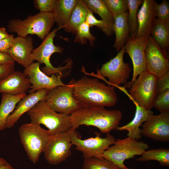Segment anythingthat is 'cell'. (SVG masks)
I'll use <instances>...</instances> for the list:
<instances>
[{
    "label": "cell",
    "instance_id": "obj_1",
    "mask_svg": "<svg viewBox=\"0 0 169 169\" xmlns=\"http://www.w3.org/2000/svg\"><path fill=\"white\" fill-rule=\"evenodd\" d=\"M115 87L106 85L97 78L84 76L76 81L73 95L82 108L110 107L118 101Z\"/></svg>",
    "mask_w": 169,
    "mask_h": 169
},
{
    "label": "cell",
    "instance_id": "obj_2",
    "mask_svg": "<svg viewBox=\"0 0 169 169\" xmlns=\"http://www.w3.org/2000/svg\"><path fill=\"white\" fill-rule=\"evenodd\" d=\"M72 128L75 131L80 126H93L100 131L108 134L116 130L122 118V113L118 110H108L104 107L82 108L70 115Z\"/></svg>",
    "mask_w": 169,
    "mask_h": 169
},
{
    "label": "cell",
    "instance_id": "obj_3",
    "mask_svg": "<svg viewBox=\"0 0 169 169\" xmlns=\"http://www.w3.org/2000/svg\"><path fill=\"white\" fill-rule=\"evenodd\" d=\"M55 23L52 12H40L29 15L23 20L12 19L7 27L9 32L16 33L19 37H26L29 34H35L43 40L50 33Z\"/></svg>",
    "mask_w": 169,
    "mask_h": 169
},
{
    "label": "cell",
    "instance_id": "obj_4",
    "mask_svg": "<svg viewBox=\"0 0 169 169\" xmlns=\"http://www.w3.org/2000/svg\"><path fill=\"white\" fill-rule=\"evenodd\" d=\"M31 122L44 125L50 136L67 132L72 128L70 115L58 113L50 107L44 100L39 102L27 112Z\"/></svg>",
    "mask_w": 169,
    "mask_h": 169
},
{
    "label": "cell",
    "instance_id": "obj_5",
    "mask_svg": "<svg viewBox=\"0 0 169 169\" xmlns=\"http://www.w3.org/2000/svg\"><path fill=\"white\" fill-rule=\"evenodd\" d=\"M20 141L29 159L34 164L44 152L50 135L40 124L31 122L21 125L18 129Z\"/></svg>",
    "mask_w": 169,
    "mask_h": 169
},
{
    "label": "cell",
    "instance_id": "obj_6",
    "mask_svg": "<svg viewBox=\"0 0 169 169\" xmlns=\"http://www.w3.org/2000/svg\"><path fill=\"white\" fill-rule=\"evenodd\" d=\"M158 78L146 71L131 84H125L129 88V95L135 104L148 110L154 107L157 94Z\"/></svg>",
    "mask_w": 169,
    "mask_h": 169
},
{
    "label": "cell",
    "instance_id": "obj_7",
    "mask_svg": "<svg viewBox=\"0 0 169 169\" xmlns=\"http://www.w3.org/2000/svg\"><path fill=\"white\" fill-rule=\"evenodd\" d=\"M112 145L104 152L103 157L121 169L128 168L124 164L125 160L136 155H141L149 148L148 145L145 142L128 137L116 140Z\"/></svg>",
    "mask_w": 169,
    "mask_h": 169
},
{
    "label": "cell",
    "instance_id": "obj_8",
    "mask_svg": "<svg viewBox=\"0 0 169 169\" xmlns=\"http://www.w3.org/2000/svg\"><path fill=\"white\" fill-rule=\"evenodd\" d=\"M60 29L58 27L50 32L43 40L41 44L37 48L34 49L32 54V59L33 62H37L45 64V66L42 68V71L47 75L55 74L63 76V71L69 68L71 63L69 62L63 67L56 68L53 66L50 62V58L54 53L62 54L64 49L60 46H56L54 43V38L56 35V33Z\"/></svg>",
    "mask_w": 169,
    "mask_h": 169
},
{
    "label": "cell",
    "instance_id": "obj_9",
    "mask_svg": "<svg viewBox=\"0 0 169 169\" xmlns=\"http://www.w3.org/2000/svg\"><path fill=\"white\" fill-rule=\"evenodd\" d=\"M75 81L72 79L68 84L48 90L44 100L47 105L57 113L69 115L82 108L73 95V86Z\"/></svg>",
    "mask_w": 169,
    "mask_h": 169
},
{
    "label": "cell",
    "instance_id": "obj_10",
    "mask_svg": "<svg viewBox=\"0 0 169 169\" xmlns=\"http://www.w3.org/2000/svg\"><path fill=\"white\" fill-rule=\"evenodd\" d=\"M69 132L72 145H75V149L82 153L84 159L103 158L104 152L113 145L116 140L109 133L106 134L105 138H102L100 133L96 132L95 137L82 140L79 136L75 130Z\"/></svg>",
    "mask_w": 169,
    "mask_h": 169
},
{
    "label": "cell",
    "instance_id": "obj_11",
    "mask_svg": "<svg viewBox=\"0 0 169 169\" xmlns=\"http://www.w3.org/2000/svg\"><path fill=\"white\" fill-rule=\"evenodd\" d=\"M125 50L124 46L118 52L116 55L109 61L104 64L97 74H91L98 77H107L109 85L115 87L122 84H126L129 79L131 69L128 63L124 61Z\"/></svg>",
    "mask_w": 169,
    "mask_h": 169
},
{
    "label": "cell",
    "instance_id": "obj_12",
    "mask_svg": "<svg viewBox=\"0 0 169 169\" xmlns=\"http://www.w3.org/2000/svg\"><path fill=\"white\" fill-rule=\"evenodd\" d=\"M72 145L69 132L50 136L44 151L46 160L53 165L65 161L71 154Z\"/></svg>",
    "mask_w": 169,
    "mask_h": 169
},
{
    "label": "cell",
    "instance_id": "obj_13",
    "mask_svg": "<svg viewBox=\"0 0 169 169\" xmlns=\"http://www.w3.org/2000/svg\"><path fill=\"white\" fill-rule=\"evenodd\" d=\"M145 59L146 70L158 78L169 71V61L166 50L161 48L151 36L147 39Z\"/></svg>",
    "mask_w": 169,
    "mask_h": 169
},
{
    "label": "cell",
    "instance_id": "obj_14",
    "mask_svg": "<svg viewBox=\"0 0 169 169\" xmlns=\"http://www.w3.org/2000/svg\"><path fill=\"white\" fill-rule=\"evenodd\" d=\"M148 38L144 36L135 38L129 37L124 46L125 52L131 58L133 65L132 79L125 84H131L138 76L146 71L145 52Z\"/></svg>",
    "mask_w": 169,
    "mask_h": 169
},
{
    "label": "cell",
    "instance_id": "obj_15",
    "mask_svg": "<svg viewBox=\"0 0 169 169\" xmlns=\"http://www.w3.org/2000/svg\"><path fill=\"white\" fill-rule=\"evenodd\" d=\"M141 134V135L155 141H168L169 112L149 115L143 123Z\"/></svg>",
    "mask_w": 169,
    "mask_h": 169
},
{
    "label": "cell",
    "instance_id": "obj_16",
    "mask_svg": "<svg viewBox=\"0 0 169 169\" xmlns=\"http://www.w3.org/2000/svg\"><path fill=\"white\" fill-rule=\"evenodd\" d=\"M23 72L29 78L31 85L28 90L29 94L41 89L49 90L65 84L61 76L54 74L49 76L44 73L40 69V63L38 62L33 63L25 68Z\"/></svg>",
    "mask_w": 169,
    "mask_h": 169
},
{
    "label": "cell",
    "instance_id": "obj_17",
    "mask_svg": "<svg viewBox=\"0 0 169 169\" xmlns=\"http://www.w3.org/2000/svg\"><path fill=\"white\" fill-rule=\"evenodd\" d=\"M33 44V38L31 37L18 36L14 38L6 53L15 61L26 68L33 63L31 57L34 49Z\"/></svg>",
    "mask_w": 169,
    "mask_h": 169
},
{
    "label": "cell",
    "instance_id": "obj_18",
    "mask_svg": "<svg viewBox=\"0 0 169 169\" xmlns=\"http://www.w3.org/2000/svg\"><path fill=\"white\" fill-rule=\"evenodd\" d=\"M48 91V90L47 89H41L24 96L8 116L6 122V128L10 129L13 127L24 113L27 112L39 102L45 100Z\"/></svg>",
    "mask_w": 169,
    "mask_h": 169
},
{
    "label": "cell",
    "instance_id": "obj_19",
    "mask_svg": "<svg viewBox=\"0 0 169 169\" xmlns=\"http://www.w3.org/2000/svg\"><path fill=\"white\" fill-rule=\"evenodd\" d=\"M154 0H143L137 13L138 29L136 37L150 36L153 25L157 18Z\"/></svg>",
    "mask_w": 169,
    "mask_h": 169
},
{
    "label": "cell",
    "instance_id": "obj_20",
    "mask_svg": "<svg viewBox=\"0 0 169 169\" xmlns=\"http://www.w3.org/2000/svg\"><path fill=\"white\" fill-rule=\"evenodd\" d=\"M31 86L29 78L23 72L14 71L0 82V93L13 95L26 94Z\"/></svg>",
    "mask_w": 169,
    "mask_h": 169
},
{
    "label": "cell",
    "instance_id": "obj_21",
    "mask_svg": "<svg viewBox=\"0 0 169 169\" xmlns=\"http://www.w3.org/2000/svg\"><path fill=\"white\" fill-rule=\"evenodd\" d=\"M135 105L136 112L132 120L122 126H118L116 130L120 131H127L128 132V137L138 141L142 137L140 127L146 120L149 115L153 114V112L151 110H147L136 104Z\"/></svg>",
    "mask_w": 169,
    "mask_h": 169
},
{
    "label": "cell",
    "instance_id": "obj_22",
    "mask_svg": "<svg viewBox=\"0 0 169 169\" xmlns=\"http://www.w3.org/2000/svg\"><path fill=\"white\" fill-rule=\"evenodd\" d=\"M128 16L127 11L114 16L113 29L115 38L113 47L118 52L124 46L130 37Z\"/></svg>",
    "mask_w": 169,
    "mask_h": 169
},
{
    "label": "cell",
    "instance_id": "obj_23",
    "mask_svg": "<svg viewBox=\"0 0 169 169\" xmlns=\"http://www.w3.org/2000/svg\"><path fill=\"white\" fill-rule=\"evenodd\" d=\"M78 0H56L52 11L55 22L60 29L66 28L68 25L72 11Z\"/></svg>",
    "mask_w": 169,
    "mask_h": 169
},
{
    "label": "cell",
    "instance_id": "obj_24",
    "mask_svg": "<svg viewBox=\"0 0 169 169\" xmlns=\"http://www.w3.org/2000/svg\"><path fill=\"white\" fill-rule=\"evenodd\" d=\"M18 95L2 94L0 104V131L5 130L7 120L15 109L16 105L26 95Z\"/></svg>",
    "mask_w": 169,
    "mask_h": 169
},
{
    "label": "cell",
    "instance_id": "obj_25",
    "mask_svg": "<svg viewBox=\"0 0 169 169\" xmlns=\"http://www.w3.org/2000/svg\"><path fill=\"white\" fill-rule=\"evenodd\" d=\"M90 11L83 0H78L72 11L68 25L64 28V31L75 34L77 29L85 21Z\"/></svg>",
    "mask_w": 169,
    "mask_h": 169
},
{
    "label": "cell",
    "instance_id": "obj_26",
    "mask_svg": "<svg viewBox=\"0 0 169 169\" xmlns=\"http://www.w3.org/2000/svg\"><path fill=\"white\" fill-rule=\"evenodd\" d=\"M90 10L93 13L98 14L101 20L113 32V27L114 23L113 15L104 5L102 0H83Z\"/></svg>",
    "mask_w": 169,
    "mask_h": 169
},
{
    "label": "cell",
    "instance_id": "obj_27",
    "mask_svg": "<svg viewBox=\"0 0 169 169\" xmlns=\"http://www.w3.org/2000/svg\"><path fill=\"white\" fill-rule=\"evenodd\" d=\"M150 36L162 49L166 50L169 46V25L157 18L151 28Z\"/></svg>",
    "mask_w": 169,
    "mask_h": 169
},
{
    "label": "cell",
    "instance_id": "obj_28",
    "mask_svg": "<svg viewBox=\"0 0 169 169\" xmlns=\"http://www.w3.org/2000/svg\"><path fill=\"white\" fill-rule=\"evenodd\" d=\"M141 156L137 158L139 161H147L151 160L156 161L161 165L169 167V149L161 148L151 149L145 151Z\"/></svg>",
    "mask_w": 169,
    "mask_h": 169
},
{
    "label": "cell",
    "instance_id": "obj_29",
    "mask_svg": "<svg viewBox=\"0 0 169 169\" xmlns=\"http://www.w3.org/2000/svg\"><path fill=\"white\" fill-rule=\"evenodd\" d=\"M143 0H127L128 5V23L129 26L130 37H136L138 29L137 13L139 7Z\"/></svg>",
    "mask_w": 169,
    "mask_h": 169
},
{
    "label": "cell",
    "instance_id": "obj_30",
    "mask_svg": "<svg viewBox=\"0 0 169 169\" xmlns=\"http://www.w3.org/2000/svg\"><path fill=\"white\" fill-rule=\"evenodd\" d=\"M82 169H121L114 163L104 158L84 159Z\"/></svg>",
    "mask_w": 169,
    "mask_h": 169
},
{
    "label": "cell",
    "instance_id": "obj_31",
    "mask_svg": "<svg viewBox=\"0 0 169 169\" xmlns=\"http://www.w3.org/2000/svg\"><path fill=\"white\" fill-rule=\"evenodd\" d=\"M90 26L85 22L82 23L77 29L76 36L74 41L79 43L82 44H86L89 41L91 46L94 45V42L96 38L90 32Z\"/></svg>",
    "mask_w": 169,
    "mask_h": 169
},
{
    "label": "cell",
    "instance_id": "obj_32",
    "mask_svg": "<svg viewBox=\"0 0 169 169\" xmlns=\"http://www.w3.org/2000/svg\"><path fill=\"white\" fill-rule=\"evenodd\" d=\"M102 1L114 16L128 11L127 0H102Z\"/></svg>",
    "mask_w": 169,
    "mask_h": 169
},
{
    "label": "cell",
    "instance_id": "obj_33",
    "mask_svg": "<svg viewBox=\"0 0 169 169\" xmlns=\"http://www.w3.org/2000/svg\"><path fill=\"white\" fill-rule=\"evenodd\" d=\"M154 107L161 113L169 112V89L157 94Z\"/></svg>",
    "mask_w": 169,
    "mask_h": 169
},
{
    "label": "cell",
    "instance_id": "obj_34",
    "mask_svg": "<svg viewBox=\"0 0 169 169\" xmlns=\"http://www.w3.org/2000/svg\"><path fill=\"white\" fill-rule=\"evenodd\" d=\"M93 13L92 11H90L87 16L85 22L89 24L90 27L96 26L100 29L106 36L108 37L111 36L113 32L109 29L107 25L103 21L97 19Z\"/></svg>",
    "mask_w": 169,
    "mask_h": 169
},
{
    "label": "cell",
    "instance_id": "obj_35",
    "mask_svg": "<svg viewBox=\"0 0 169 169\" xmlns=\"http://www.w3.org/2000/svg\"><path fill=\"white\" fill-rule=\"evenodd\" d=\"M157 19L164 23L169 25V4L166 0H163L156 6Z\"/></svg>",
    "mask_w": 169,
    "mask_h": 169
},
{
    "label": "cell",
    "instance_id": "obj_36",
    "mask_svg": "<svg viewBox=\"0 0 169 169\" xmlns=\"http://www.w3.org/2000/svg\"><path fill=\"white\" fill-rule=\"evenodd\" d=\"M56 0H34V6L41 12H52L55 6Z\"/></svg>",
    "mask_w": 169,
    "mask_h": 169
},
{
    "label": "cell",
    "instance_id": "obj_37",
    "mask_svg": "<svg viewBox=\"0 0 169 169\" xmlns=\"http://www.w3.org/2000/svg\"><path fill=\"white\" fill-rule=\"evenodd\" d=\"M169 89V71L162 76L158 78L157 81V94Z\"/></svg>",
    "mask_w": 169,
    "mask_h": 169
},
{
    "label": "cell",
    "instance_id": "obj_38",
    "mask_svg": "<svg viewBox=\"0 0 169 169\" xmlns=\"http://www.w3.org/2000/svg\"><path fill=\"white\" fill-rule=\"evenodd\" d=\"M14 71V64L0 65V82L5 79Z\"/></svg>",
    "mask_w": 169,
    "mask_h": 169
},
{
    "label": "cell",
    "instance_id": "obj_39",
    "mask_svg": "<svg viewBox=\"0 0 169 169\" xmlns=\"http://www.w3.org/2000/svg\"><path fill=\"white\" fill-rule=\"evenodd\" d=\"M14 38L13 34H10L9 37L0 41V52L6 53L12 45Z\"/></svg>",
    "mask_w": 169,
    "mask_h": 169
},
{
    "label": "cell",
    "instance_id": "obj_40",
    "mask_svg": "<svg viewBox=\"0 0 169 169\" xmlns=\"http://www.w3.org/2000/svg\"><path fill=\"white\" fill-rule=\"evenodd\" d=\"M15 62L8 54L0 52V65L12 64Z\"/></svg>",
    "mask_w": 169,
    "mask_h": 169
},
{
    "label": "cell",
    "instance_id": "obj_41",
    "mask_svg": "<svg viewBox=\"0 0 169 169\" xmlns=\"http://www.w3.org/2000/svg\"><path fill=\"white\" fill-rule=\"evenodd\" d=\"M0 169H13L11 165L5 160L0 157Z\"/></svg>",
    "mask_w": 169,
    "mask_h": 169
},
{
    "label": "cell",
    "instance_id": "obj_42",
    "mask_svg": "<svg viewBox=\"0 0 169 169\" xmlns=\"http://www.w3.org/2000/svg\"><path fill=\"white\" fill-rule=\"evenodd\" d=\"M10 34H9L6 31V28L2 27L0 28V41L9 37Z\"/></svg>",
    "mask_w": 169,
    "mask_h": 169
},
{
    "label": "cell",
    "instance_id": "obj_43",
    "mask_svg": "<svg viewBox=\"0 0 169 169\" xmlns=\"http://www.w3.org/2000/svg\"><path fill=\"white\" fill-rule=\"evenodd\" d=\"M126 169H131V168H127Z\"/></svg>",
    "mask_w": 169,
    "mask_h": 169
}]
</instances>
